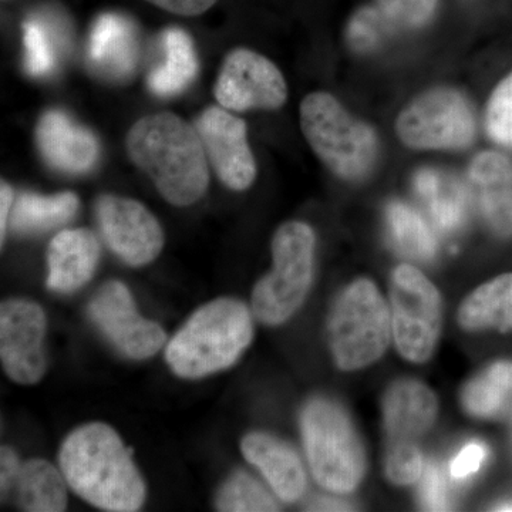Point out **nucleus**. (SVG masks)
Here are the masks:
<instances>
[{"mask_svg": "<svg viewBox=\"0 0 512 512\" xmlns=\"http://www.w3.org/2000/svg\"><path fill=\"white\" fill-rule=\"evenodd\" d=\"M392 329L397 349L410 362L433 355L441 329L439 291L419 269L400 265L390 285Z\"/></svg>", "mask_w": 512, "mask_h": 512, "instance_id": "obj_8", "label": "nucleus"}, {"mask_svg": "<svg viewBox=\"0 0 512 512\" xmlns=\"http://www.w3.org/2000/svg\"><path fill=\"white\" fill-rule=\"evenodd\" d=\"M151 5L180 16H200L208 12L218 0H146Z\"/></svg>", "mask_w": 512, "mask_h": 512, "instance_id": "obj_36", "label": "nucleus"}, {"mask_svg": "<svg viewBox=\"0 0 512 512\" xmlns=\"http://www.w3.org/2000/svg\"><path fill=\"white\" fill-rule=\"evenodd\" d=\"M96 215L107 247L130 266L153 262L164 247L160 222L141 202L119 195H101Z\"/></svg>", "mask_w": 512, "mask_h": 512, "instance_id": "obj_13", "label": "nucleus"}, {"mask_svg": "<svg viewBox=\"0 0 512 512\" xmlns=\"http://www.w3.org/2000/svg\"><path fill=\"white\" fill-rule=\"evenodd\" d=\"M423 470V458L413 440L394 441L387 454L386 473L397 485L416 483Z\"/></svg>", "mask_w": 512, "mask_h": 512, "instance_id": "obj_31", "label": "nucleus"}, {"mask_svg": "<svg viewBox=\"0 0 512 512\" xmlns=\"http://www.w3.org/2000/svg\"><path fill=\"white\" fill-rule=\"evenodd\" d=\"M437 412V397L423 383L404 380L394 384L384 397V426L393 441H414L430 429Z\"/></svg>", "mask_w": 512, "mask_h": 512, "instance_id": "obj_20", "label": "nucleus"}, {"mask_svg": "<svg viewBox=\"0 0 512 512\" xmlns=\"http://www.w3.org/2000/svg\"><path fill=\"white\" fill-rule=\"evenodd\" d=\"M60 470L74 493L101 510L133 512L146 501V484L113 427L89 423L64 440Z\"/></svg>", "mask_w": 512, "mask_h": 512, "instance_id": "obj_2", "label": "nucleus"}, {"mask_svg": "<svg viewBox=\"0 0 512 512\" xmlns=\"http://www.w3.org/2000/svg\"><path fill=\"white\" fill-rule=\"evenodd\" d=\"M241 450L282 501L295 503L305 493L306 473L301 458L284 441L255 431L244 437Z\"/></svg>", "mask_w": 512, "mask_h": 512, "instance_id": "obj_18", "label": "nucleus"}, {"mask_svg": "<svg viewBox=\"0 0 512 512\" xmlns=\"http://www.w3.org/2000/svg\"><path fill=\"white\" fill-rule=\"evenodd\" d=\"M79 210V198L73 192L40 195L23 192L13 207L12 228L20 235L49 231L72 220Z\"/></svg>", "mask_w": 512, "mask_h": 512, "instance_id": "obj_23", "label": "nucleus"}, {"mask_svg": "<svg viewBox=\"0 0 512 512\" xmlns=\"http://www.w3.org/2000/svg\"><path fill=\"white\" fill-rule=\"evenodd\" d=\"M458 322L467 330H512V274L498 276L461 303Z\"/></svg>", "mask_w": 512, "mask_h": 512, "instance_id": "obj_22", "label": "nucleus"}, {"mask_svg": "<svg viewBox=\"0 0 512 512\" xmlns=\"http://www.w3.org/2000/svg\"><path fill=\"white\" fill-rule=\"evenodd\" d=\"M485 221L503 237L512 235V164L497 153L480 154L470 168Z\"/></svg>", "mask_w": 512, "mask_h": 512, "instance_id": "obj_19", "label": "nucleus"}, {"mask_svg": "<svg viewBox=\"0 0 512 512\" xmlns=\"http://www.w3.org/2000/svg\"><path fill=\"white\" fill-rule=\"evenodd\" d=\"M274 268L256 284L252 309L266 325H281L301 308L313 279L315 234L308 224L286 222L272 239Z\"/></svg>", "mask_w": 512, "mask_h": 512, "instance_id": "obj_7", "label": "nucleus"}, {"mask_svg": "<svg viewBox=\"0 0 512 512\" xmlns=\"http://www.w3.org/2000/svg\"><path fill=\"white\" fill-rule=\"evenodd\" d=\"M36 140L43 160L60 173L86 174L99 161L97 137L62 110H49L40 117Z\"/></svg>", "mask_w": 512, "mask_h": 512, "instance_id": "obj_15", "label": "nucleus"}, {"mask_svg": "<svg viewBox=\"0 0 512 512\" xmlns=\"http://www.w3.org/2000/svg\"><path fill=\"white\" fill-rule=\"evenodd\" d=\"M164 63L148 74V87L158 97L183 93L198 74V59L188 33L171 28L163 35Z\"/></svg>", "mask_w": 512, "mask_h": 512, "instance_id": "obj_21", "label": "nucleus"}, {"mask_svg": "<svg viewBox=\"0 0 512 512\" xmlns=\"http://www.w3.org/2000/svg\"><path fill=\"white\" fill-rule=\"evenodd\" d=\"M127 153L165 201L188 207L210 185L208 158L197 128L173 113L141 117L128 130Z\"/></svg>", "mask_w": 512, "mask_h": 512, "instance_id": "obj_1", "label": "nucleus"}, {"mask_svg": "<svg viewBox=\"0 0 512 512\" xmlns=\"http://www.w3.org/2000/svg\"><path fill=\"white\" fill-rule=\"evenodd\" d=\"M89 315L103 335L131 359L156 355L167 338L158 323L138 313L133 296L119 281L101 286L90 301Z\"/></svg>", "mask_w": 512, "mask_h": 512, "instance_id": "obj_12", "label": "nucleus"}, {"mask_svg": "<svg viewBox=\"0 0 512 512\" xmlns=\"http://www.w3.org/2000/svg\"><path fill=\"white\" fill-rule=\"evenodd\" d=\"M497 510L498 511H512V503L500 505V507H498Z\"/></svg>", "mask_w": 512, "mask_h": 512, "instance_id": "obj_40", "label": "nucleus"}, {"mask_svg": "<svg viewBox=\"0 0 512 512\" xmlns=\"http://www.w3.org/2000/svg\"><path fill=\"white\" fill-rule=\"evenodd\" d=\"M218 511L261 512L279 511L271 494L247 473L232 474L215 498Z\"/></svg>", "mask_w": 512, "mask_h": 512, "instance_id": "obj_28", "label": "nucleus"}, {"mask_svg": "<svg viewBox=\"0 0 512 512\" xmlns=\"http://www.w3.org/2000/svg\"><path fill=\"white\" fill-rule=\"evenodd\" d=\"M301 127L313 153L343 180H362L375 167V131L349 114L332 94L315 92L303 99Z\"/></svg>", "mask_w": 512, "mask_h": 512, "instance_id": "obj_4", "label": "nucleus"}, {"mask_svg": "<svg viewBox=\"0 0 512 512\" xmlns=\"http://www.w3.org/2000/svg\"><path fill=\"white\" fill-rule=\"evenodd\" d=\"M396 130L406 146L417 150L463 148L476 134L467 100L451 89L421 94L399 114Z\"/></svg>", "mask_w": 512, "mask_h": 512, "instance_id": "obj_9", "label": "nucleus"}, {"mask_svg": "<svg viewBox=\"0 0 512 512\" xmlns=\"http://www.w3.org/2000/svg\"><path fill=\"white\" fill-rule=\"evenodd\" d=\"M66 478L46 460H30L20 467L16 490L22 510L60 512L66 510Z\"/></svg>", "mask_w": 512, "mask_h": 512, "instance_id": "obj_24", "label": "nucleus"}, {"mask_svg": "<svg viewBox=\"0 0 512 512\" xmlns=\"http://www.w3.org/2000/svg\"><path fill=\"white\" fill-rule=\"evenodd\" d=\"M487 128L497 143L512 147V74L495 89L488 103Z\"/></svg>", "mask_w": 512, "mask_h": 512, "instance_id": "obj_32", "label": "nucleus"}, {"mask_svg": "<svg viewBox=\"0 0 512 512\" xmlns=\"http://www.w3.org/2000/svg\"><path fill=\"white\" fill-rule=\"evenodd\" d=\"M420 501L427 510L444 511L450 508L446 478L436 463L427 464L420 487Z\"/></svg>", "mask_w": 512, "mask_h": 512, "instance_id": "obj_34", "label": "nucleus"}, {"mask_svg": "<svg viewBox=\"0 0 512 512\" xmlns=\"http://www.w3.org/2000/svg\"><path fill=\"white\" fill-rule=\"evenodd\" d=\"M387 33L389 29L376 8H363L350 20L348 42L353 49L365 52L379 45Z\"/></svg>", "mask_w": 512, "mask_h": 512, "instance_id": "obj_33", "label": "nucleus"}, {"mask_svg": "<svg viewBox=\"0 0 512 512\" xmlns=\"http://www.w3.org/2000/svg\"><path fill=\"white\" fill-rule=\"evenodd\" d=\"M100 261V244L90 229H64L47 249V286L52 291H77L93 278Z\"/></svg>", "mask_w": 512, "mask_h": 512, "instance_id": "obj_17", "label": "nucleus"}, {"mask_svg": "<svg viewBox=\"0 0 512 512\" xmlns=\"http://www.w3.org/2000/svg\"><path fill=\"white\" fill-rule=\"evenodd\" d=\"M23 45L26 70L30 76L45 77L55 70V40L39 20H28L23 26Z\"/></svg>", "mask_w": 512, "mask_h": 512, "instance_id": "obj_30", "label": "nucleus"}, {"mask_svg": "<svg viewBox=\"0 0 512 512\" xmlns=\"http://www.w3.org/2000/svg\"><path fill=\"white\" fill-rule=\"evenodd\" d=\"M46 315L36 302L10 299L0 308V359L13 382L35 384L46 372Z\"/></svg>", "mask_w": 512, "mask_h": 512, "instance_id": "obj_11", "label": "nucleus"}, {"mask_svg": "<svg viewBox=\"0 0 512 512\" xmlns=\"http://www.w3.org/2000/svg\"><path fill=\"white\" fill-rule=\"evenodd\" d=\"M487 454V447L484 444H467L451 461L450 476L456 480H464V478L473 476L483 466Z\"/></svg>", "mask_w": 512, "mask_h": 512, "instance_id": "obj_35", "label": "nucleus"}, {"mask_svg": "<svg viewBox=\"0 0 512 512\" xmlns=\"http://www.w3.org/2000/svg\"><path fill=\"white\" fill-rule=\"evenodd\" d=\"M19 458L10 447H2L0 451V488L5 497L15 487L20 471Z\"/></svg>", "mask_w": 512, "mask_h": 512, "instance_id": "obj_37", "label": "nucleus"}, {"mask_svg": "<svg viewBox=\"0 0 512 512\" xmlns=\"http://www.w3.org/2000/svg\"><path fill=\"white\" fill-rule=\"evenodd\" d=\"M392 313L369 279H357L340 293L329 319V340L336 365L357 370L372 365L389 348Z\"/></svg>", "mask_w": 512, "mask_h": 512, "instance_id": "obj_6", "label": "nucleus"}, {"mask_svg": "<svg viewBox=\"0 0 512 512\" xmlns=\"http://www.w3.org/2000/svg\"><path fill=\"white\" fill-rule=\"evenodd\" d=\"M140 45L134 26L119 15H104L93 26L87 63L101 79L124 82L136 73Z\"/></svg>", "mask_w": 512, "mask_h": 512, "instance_id": "obj_16", "label": "nucleus"}, {"mask_svg": "<svg viewBox=\"0 0 512 512\" xmlns=\"http://www.w3.org/2000/svg\"><path fill=\"white\" fill-rule=\"evenodd\" d=\"M416 191L426 201L437 227L443 231H453L463 224L466 198L456 184L444 180L434 171L424 170L416 175Z\"/></svg>", "mask_w": 512, "mask_h": 512, "instance_id": "obj_26", "label": "nucleus"}, {"mask_svg": "<svg viewBox=\"0 0 512 512\" xmlns=\"http://www.w3.org/2000/svg\"><path fill=\"white\" fill-rule=\"evenodd\" d=\"M301 430L313 477L335 494H349L362 481L365 451L348 414L328 399L303 407Z\"/></svg>", "mask_w": 512, "mask_h": 512, "instance_id": "obj_5", "label": "nucleus"}, {"mask_svg": "<svg viewBox=\"0 0 512 512\" xmlns=\"http://www.w3.org/2000/svg\"><path fill=\"white\" fill-rule=\"evenodd\" d=\"M464 409L476 417L512 412V362H498L464 387Z\"/></svg>", "mask_w": 512, "mask_h": 512, "instance_id": "obj_25", "label": "nucleus"}, {"mask_svg": "<svg viewBox=\"0 0 512 512\" xmlns=\"http://www.w3.org/2000/svg\"><path fill=\"white\" fill-rule=\"evenodd\" d=\"M214 96L229 111L278 110L288 99V86L271 60L249 49H237L222 64Z\"/></svg>", "mask_w": 512, "mask_h": 512, "instance_id": "obj_10", "label": "nucleus"}, {"mask_svg": "<svg viewBox=\"0 0 512 512\" xmlns=\"http://www.w3.org/2000/svg\"><path fill=\"white\" fill-rule=\"evenodd\" d=\"M13 194L12 187L5 181H2V187H0V237H2V244L6 237V228H8V221L10 212H12L13 205Z\"/></svg>", "mask_w": 512, "mask_h": 512, "instance_id": "obj_38", "label": "nucleus"}, {"mask_svg": "<svg viewBox=\"0 0 512 512\" xmlns=\"http://www.w3.org/2000/svg\"><path fill=\"white\" fill-rule=\"evenodd\" d=\"M254 336L251 313L237 299L221 298L192 313L165 350L175 375L200 379L234 365Z\"/></svg>", "mask_w": 512, "mask_h": 512, "instance_id": "obj_3", "label": "nucleus"}, {"mask_svg": "<svg viewBox=\"0 0 512 512\" xmlns=\"http://www.w3.org/2000/svg\"><path fill=\"white\" fill-rule=\"evenodd\" d=\"M436 8L437 0H376V10L390 33L421 28Z\"/></svg>", "mask_w": 512, "mask_h": 512, "instance_id": "obj_29", "label": "nucleus"}, {"mask_svg": "<svg viewBox=\"0 0 512 512\" xmlns=\"http://www.w3.org/2000/svg\"><path fill=\"white\" fill-rule=\"evenodd\" d=\"M194 127L221 183L229 190H248L255 181L256 163L245 121L224 107L211 106L197 117Z\"/></svg>", "mask_w": 512, "mask_h": 512, "instance_id": "obj_14", "label": "nucleus"}, {"mask_svg": "<svg viewBox=\"0 0 512 512\" xmlns=\"http://www.w3.org/2000/svg\"><path fill=\"white\" fill-rule=\"evenodd\" d=\"M387 224L394 247L409 258L429 261L436 255L437 242L426 221L409 205L393 202L387 208Z\"/></svg>", "mask_w": 512, "mask_h": 512, "instance_id": "obj_27", "label": "nucleus"}, {"mask_svg": "<svg viewBox=\"0 0 512 512\" xmlns=\"http://www.w3.org/2000/svg\"><path fill=\"white\" fill-rule=\"evenodd\" d=\"M311 510L315 511H346L348 504L333 498H319L311 504Z\"/></svg>", "mask_w": 512, "mask_h": 512, "instance_id": "obj_39", "label": "nucleus"}]
</instances>
